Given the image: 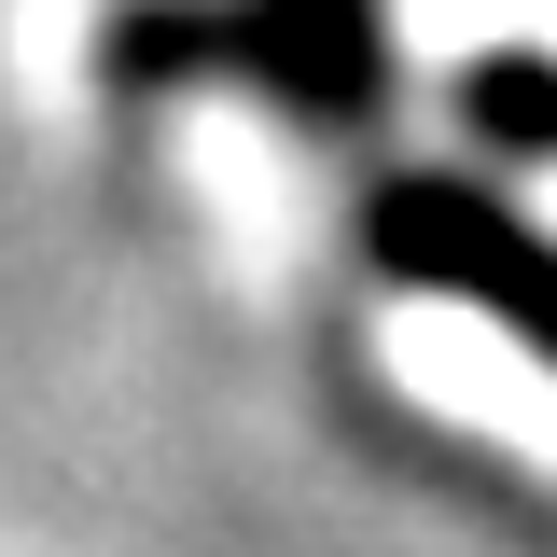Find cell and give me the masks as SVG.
<instances>
[{
  "label": "cell",
  "mask_w": 557,
  "mask_h": 557,
  "mask_svg": "<svg viewBox=\"0 0 557 557\" xmlns=\"http://www.w3.org/2000/svg\"><path fill=\"white\" fill-rule=\"evenodd\" d=\"M460 98H474L487 139H557V70H544V57H487Z\"/></svg>",
  "instance_id": "cell-3"
},
{
  "label": "cell",
  "mask_w": 557,
  "mask_h": 557,
  "mask_svg": "<svg viewBox=\"0 0 557 557\" xmlns=\"http://www.w3.org/2000/svg\"><path fill=\"white\" fill-rule=\"evenodd\" d=\"M362 251L405 278V293H432V307L502 321V335L557 376V223L474 196V182H446V168H405V182L362 196Z\"/></svg>",
  "instance_id": "cell-1"
},
{
  "label": "cell",
  "mask_w": 557,
  "mask_h": 557,
  "mask_svg": "<svg viewBox=\"0 0 557 557\" xmlns=\"http://www.w3.org/2000/svg\"><path fill=\"white\" fill-rule=\"evenodd\" d=\"M196 42L223 70L278 84L307 126H362L376 112V70H391V14L376 0H237V14H209Z\"/></svg>",
  "instance_id": "cell-2"
}]
</instances>
